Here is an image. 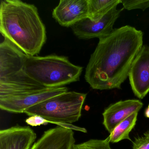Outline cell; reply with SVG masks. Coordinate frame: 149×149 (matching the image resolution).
<instances>
[{
    "instance_id": "cell-18",
    "label": "cell",
    "mask_w": 149,
    "mask_h": 149,
    "mask_svg": "<svg viewBox=\"0 0 149 149\" xmlns=\"http://www.w3.org/2000/svg\"><path fill=\"white\" fill-rule=\"evenodd\" d=\"M132 149H149V131L135 138L132 142Z\"/></svg>"
},
{
    "instance_id": "cell-11",
    "label": "cell",
    "mask_w": 149,
    "mask_h": 149,
    "mask_svg": "<svg viewBox=\"0 0 149 149\" xmlns=\"http://www.w3.org/2000/svg\"><path fill=\"white\" fill-rule=\"evenodd\" d=\"M26 54L5 38L0 44V79L24 70Z\"/></svg>"
},
{
    "instance_id": "cell-13",
    "label": "cell",
    "mask_w": 149,
    "mask_h": 149,
    "mask_svg": "<svg viewBox=\"0 0 149 149\" xmlns=\"http://www.w3.org/2000/svg\"><path fill=\"white\" fill-rule=\"evenodd\" d=\"M72 130L56 126L44 132L30 149H71L75 143Z\"/></svg>"
},
{
    "instance_id": "cell-16",
    "label": "cell",
    "mask_w": 149,
    "mask_h": 149,
    "mask_svg": "<svg viewBox=\"0 0 149 149\" xmlns=\"http://www.w3.org/2000/svg\"><path fill=\"white\" fill-rule=\"evenodd\" d=\"M109 136L104 139H91L81 143L74 144L71 149H112Z\"/></svg>"
},
{
    "instance_id": "cell-8",
    "label": "cell",
    "mask_w": 149,
    "mask_h": 149,
    "mask_svg": "<svg viewBox=\"0 0 149 149\" xmlns=\"http://www.w3.org/2000/svg\"><path fill=\"white\" fill-rule=\"evenodd\" d=\"M128 77L134 95L143 99L149 92V47L143 46L132 63Z\"/></svg>"
},
{
    "instance_id": "cell-7",
    "label": "cell",
    "mask_w": 149,
    "mask_h": 149,
    "mask_svg": "<svg viewBox=\"0 0 149 149\" xmlns=\"http://www.w3.org/2000/svg\"><path fill=\"white\" fill-rule=\"evenodd\" d=\"M47 88L32 79L24 70L0 79V99L25 95Z\"/></svg>"
},
{
    "instance_id": "cell-19",
    "label": "cell",
    "mask_w": 149,
    "mask_h": 149,
    "mask_svg": "<svg viewBox=\"0 0 149 149\" xmlns=\"http://www.w3.org/2000/svg\"><path fill=\"white\" fill-rule=\"evenodd\" d=\"M27 124L32 126H40L49 123L48 121L40 116H29L25 120Z\"/></svg>"
},
{
    "instance_id": "cell-6",
    "label": "cell",
    "mask_w": 149,
    "mask_h": 149,
    "mask_svg": "<svg viewBox=\"0 0 149 149\" xmlns=\"http://www.w3.org/2000/svg\"><path fill=\"white\" fill-rule=\"evenodd\" d=\"M68 91V88L65 87L47 88L25 95L0 99V109L11 113H24L36 104Z\"/></svg>"
},
{
    "instance_id": "cell-20",
    "label": "cell",
    "mask_w": 149,
    "mask_h": 149,
    "mask_svg": "<svg viewBox=\"0 0 149 149\" xmlns=\"http://www.w3.org/2000/svg\"><path fill=\"white\" fill-rule=\"evenodd\" d=\"M144 115L146 117L149 118V104L145 111Z\"/></svg>"
},
{
    "instance_id": "cell-12",
    "label": "cell",
    "mask_w": 149,
    "mask_h": 149,
    "mask_svg": "<svg viewBox=\"0 0 149 149\" xmlns=\"http://www.w3.org/2000/svg\"><path fill=\"white\" fill-rule=\"evenodd\" d=\"M143 103L136 99L120 101L111 104L103 112V124L110 134L122 121L133 113L138 112Z\"/></svg>"
},
{
    "instance_id": "cell-4",
    "label": "cell",
    "mask_w": 149,
    "mask_h": 149,
    "mask_svg": "<svg viewBox=\"0 0 149 149\" xmlns=\"http://www.w3.org/2000/svg\"><path fill=\"white\" fill-rule=\"evenodd\" d=\"M87 94L68 91L56 96L25 111L29 116H40L49 123L72 124L81 116Z\"/></svg>"
},
{
    "instance_id": "cell-15",
    "label": "cell",
    "mask_w": 149,
    "mask_h": 149,
    "mask_svg": "<svg viewBox=\"0 0 149 149\" xmlns=\"http://www.w3.org/2000/svg\"><path fill=\"white\" fill-rule=\"evenodd\" d=\"M138 115V112L133 113L121 122L115 128L109 136L110 143H118L123 139H128L132 141L129 135L136 125Z\"/></svg>"
},
{
    "instance_id": "cell-1",
    "label": "cell",
    "mask_w": 149,
    "mask_h": 149,
    "mask_svg": "<svg viewBox=\"0 0 149 149\" xmlns=\"http://www.w3.org/2000/svg\"><path fill=\"white\" fill-rule=\"evenodd\" d=\"M143 44V32L130 26L100 38L86 67V82L93 89L121 88Z\"/></svg>"
},
{
    "instance_id": "cell-2",
    "label": "cell",
    "mask_w": 149,
    "mask_h": 149,
    "mask_svg": "<svg viewBox=\"0 0 149 149\" xmlns=\"http://www.w3.org/2000/svg\"><path fill=\"white\" fill-rule=\"evenodd\" d=\"M0 32L27 55L40 52L47 40L45 25L33 4L20 0H1Z\"/></svg>"
},
{
    "instance_id": "cell-9",
    "label": "cell",
    "mask_w": 149,
    "mask_h": 149,
    "mask_svg": "<svg viewBox=\"0 0 149 149\" xmlns=\"http://www.w3.org/2000/svg\"><path fill=\"white\" fill-rule=\"evenodd\" d=\"M88 0H61L52 16L62 26L71 27L88 18Z\"/></svg>"
},
{
    "instance_id": "cell-5",
    "label": "cell",
    "mask_w": 149,
    "mask_h": 149,
    "mask_svg": "<svg viewBox=\"0 0 149 149\" xmlns=\"http://www.w3.org/2000/svg\"><path fill=\"white\" fill-rule=\"evenodd\" d=\"M123 9H117V6L116 7L97 21H93L88 18L84 19L71 27L72 31L80 39H99L105 37L114 30V24Z\"/></svg>"
},
{
    "instance_id": "cell-17",
    "label": "cell",
    "mask_w": 149,
    "mask_h": 149,
    "mask_svg": "<svg viewBox=\"0 0 149 149\" xmlns=\"http://www.w3.org/2000/svg\"><path fill=\"white\" fill-rule=\"evenodd\" d=\"M123 8L128 10L140 9L144 11L149 8V0H121Z\"/></svg>"
},
{
    "instance_id": "cell-3",
    "label": "cell",
    "mask_w": 149,
    "mask_h": 149,
    "mask_svg": "<svg viewBox=\"0 0 149 149\" xmlns=\"http://www.w3.org/2000/svg\"><path fill=\"white\" fill-rule=\"evenodd\" d=\"M24 70L36 81L46 88H54L79 81L83 68L71 63L66 56L26 55Z\"/></svg>"
},
{
    "instance_id": "cell-14",
    "label": "cell",
    "mask_w": 149,
    "mask_h": 149,
    "mask_svg": "<svg viewBox=\"0 0 149 149\" xmlns=\"http://www.w3.org/2000/svg\"><path fill=\"white\" fill-rule=\"evenodd\" d=\"M88 18L93 21L102 19L121 3V0H88Z\"/></svg>"
},
{
    "instance_id": "cell-10",
    "label": "cell",
    "mask_w": 149,
    "mask_h": 149,
    "mask_svg": "<svg viewBox=\"0 0 149 149\" xmlns=\"http://www.w3.org/2000/svg\"><path fill=\"white\" fill-rule=\"evenodd\" d=\"M37 136L29 126L17 125L0 131V149H30Z\"/></svg>"
}]
</instances>
